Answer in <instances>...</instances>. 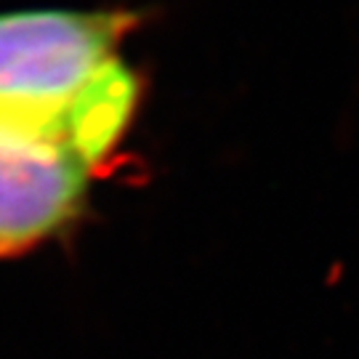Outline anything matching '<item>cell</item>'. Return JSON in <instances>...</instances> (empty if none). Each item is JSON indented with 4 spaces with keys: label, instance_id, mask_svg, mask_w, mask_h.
I'll return each instance as SVG.
<instances>
[{
    "label": "cell",
    "instance_id": "cell-1",
    "mask_svg": "<svg viewBox=\"0 0 359 359\" xmlns=\"http://www.w3.org/2000/svg\"><path fill=\"white\" fill-rule=\"evenodd\" d=\"M133 27L128 11L0 13V107L72 123L104 170L142 99L120 56Z\"/></svg>",
    "mask_w": 359,
    "mask_h": 359
},
{
    "label": "cell",
    "instance_id": "cell-2",
    "mask_svg": "<svg viewBox=\"0 0 359 359\" xmlns=\"http://www.w3.org/2000/svg\"><path fill=\"white\" fill-rule=\"evenodd\" d=\"M102 176L62 120L0 107V258L59 237Z\"/></svg>",
    "mask_w": 359,
    "mask_h": 359
}]
</instances>
